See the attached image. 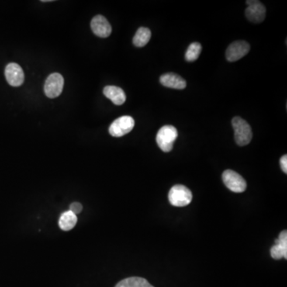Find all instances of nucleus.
Returning <instances> with one entry per match:
<instances>
[{
  "label": "nucleus",
  "mask_w": 287,
  "mask_h": 287,
  "mask_svg": "<svg viewBox=\"0 0 287 287\" xmlns=\"http://www.w3.org/2000/svg\"><path fill=\"white\" fill-rule=\"evenodd\" d=\"M250 45L245 41H236L226 50V59L229 62H236L247 55L250 51Z\"/></svg>",
  "instance_id": "8"
},
{
  "label": "nucleus",
  "mask_w": 287,
  "mask_h": 287,
  "mask_svg": "<svg viewBox=\"0 0 287 287\" xmlns=\"http://www.w3.org/2000/svg\"><path fill=\"white\" fill-rule=\"evenodd\" d=\"M115 287H154L146 278L140 277H131L118 282Z\"/></svg>",
  "instance_id": "16"
},
{
  "label": "nucleus",
  "mask_w": 287,
  "mask_h": 287,
  "mask_svg": "<svg viewBox=\"0 0 287 287\" xmlns=\"http://www.w3.org/2000/svg\"><path fill=\"white\" fill-rule=\"evenodd\" d=\"M64 78L59 73H53L46 78L44 92L49 98H55L63 92Z\"/></svg>",
  "instance_id": "6"
},
{
  "label": "nucleus",
  "mask_w": 287,
  "mask_h": 287,
  "mask_svg": "<svg viewBox=\"0 0 287 287\" xmlns=\"http://www.w3.org/2000/svg\"><path fill=\"white\" fill-rule=\"evenodd\" d=\"M235 131V140L239 146H247L252 139V130L250 125L240 117H236L232 121Z\"/></svg>",
  "instance_id": "1"
},
{
  "label": "nucleus",
  "mask_w": 287,
  "mask_h": 287,
  "mask_svg": "<svg viewBox=\"0 0 287 287\" xmlns=\"http://www.w3.org/2000/svg\"><path fill=\"white\" fill-rule=\"evenodd\" d=\"M5 77L8 84L14 87H20L25 79L22 69L19 65L14 63H10L6 67Z\"/></svg>",
  "instance_id": "9"
},
{
  "label": "nucleus",
  "mask_w": 287,
  "mask_h": 287,
  "mask_svg": "<svg viewBox=\"0 0 287 287\" xmlns=\"http://www.w3.org/2000/svg\"><path fill=\"white\" fill-rule=\"evenodd\" d=\"M151 31L149 28L140 27L133 37V43L136 47H143L151 39Z\"/></svg>",
  "instance_id": "15"
},
{
  "label": "nucleus",
  "mask_w": 287,
  "mask_h": 287,
  "mask_svg": "<svg viewBox=\"0 0 287 287\" xmlns=\"http://www.w3.org/2000/svg\"><path fill=\"white\" fill-rule=\"evenodd\" d=\"M202 51V46L199 43H192L188 46L186 53H185V59L188 62H194L198 59Z\"/></svg>",
  "instance_id": "17"
},
{
  "label": "nucleus",
  "mask_w": 287,
  "mask_h": 287,
  "mask_svg": "<svg viewBox=\"0 0 287 287\" xmlns=\"http://www.w3.org/2000/svg\"><path fill=\"white\" fill-rule=\"evenodd\" d=\"M247 9L245 11V15L247 19L254 23H261L266 18V8L260 1H247Z\"/></svg>",
  "instance_id": "7"
},
{
  "label": "nucleus",
  "mask_w": 287,
  "mask_h": 287,
  "mask_svg": "<svg viewBox=\"0 0 287 287\" xmlns=\"http://www.w3.org/2000/svg\"><path fill=\"white\" fill-rule=\"evenodd\" d=\"M81 210H82V205H81L80 203L74 202L70 205V212L75 214L76 215H77V214H79L80 212H81Z\"/></svg>",
  "instance_id": "18"
},
{
  "label": "nucleus",
  "mask_w": 287,
  "mask_h": 287,
  "mask_svg": "<svg viewBox=\"0 0 287 287\" xmlns=\"http://www.w3.org/2000/svg\"><path fill=\"white\" fill-rule=\"evenodd\" d=\"M160 81L164 87L177 90H184L187 85L186 81L184 78L173 73L163 74L160 77Z\"/></svg>",
  "instance_id": "12"
},
{
  "label": "nucleus",
  "mask_w": 287,
  "mask_h": 287,
  "mask_svg": "<svg viewBox=\"0 0 287 287\" xmlns=\"http://www.w3.org/2000/svg\"><path fill=\"white\" fill-rule=\"evenodd\" d=\"M223 183L226 188L236 193L243 192L247 189V182L242 176L233 170L227 169L223 173Z\"/></svg>",
  "instance_id": "5"
},
{
  "label": "nucleus",
  "mask_w": 287,
  "mask_h": 287,
  "mask_svg": "<svg viewBox=\"0 0 287 287\" xmlns=\"http://www.w3.org/2000/svg\"><path fill=\"white\" fill-rule=\"evenodd\" d=\"M280 166H281V168H282V171L285 173V174L287 173V156L286 155H284L280 159Z\"/></svg>",
  "instance_id": "19"
},
{
  "label": "nucleus",
  "mask_w": 287,
  "mask_h": 287,
  "mask_svg": "<svg viewBox=\"0 0 287 287\" xmlns=\"http://www.w3.org/2000/svg\"><path fill=\"white\" fill-rule=\"evenodd\" d=\"M77 222V215L70 210L62 214L59 221V227L63 231H70L74 228Z\"/></svg>",
  "instance_id": "14"
},
{
  "label": "nucleus",
  "mask_w": 287,
  "mask_h": 287,
  "mask_svg": "<svg viewBox=\"0 0 287 287\" xmlns=\"http://www.w3.org/2000/svg\"><path fill=\"white\" fill-rule=\"evenodd\" d=\"M104 95L107 98L112 101V103L116 105H122L126 101V95L123 90L120 87L114 85H108L103 90Z\"/></svg>",
  "instance_id": "13"
},
{
  "label": "nucleus",
  "mask_w": 287,
  "mask_h": 287,
  "mask_svg": "<svg viewBox=\"0 0 287 287\" xmlns=\"http://www.w3.org/2000/svg\"><path fill=\"white\" fill-rule=\"evenodd\" d=\"M91 26L94 35L100 38L109 37L112 33L110 23L102 15H96L91 21Z\"/></svg>",
  "instance_id": "10"
},
{
  "label": "nucleus",
  "mask_w": 287,
  "mask_h": 287,
  "mask_svg": "<svg viewBox=\"0 0 287 287\" xmlns=\"http://www.w3.org/2000/svg\"><path fill=\"white\" fill-rule=\"evenodd\" d=\"M271 255L274 260H279L287 259V232L282 231L279 237L275 240V244L271 247Z\"/></svg>",
  "instance_id": "11"
},
{
  "label": "nucleus",
  "mask_w": 287,
  "mask_h": 287,
  "mask_svg": "<svg viewBox=\"0 0 287 287\" xmlns=\"http://www.w3.org/2000/svg\"><path fill=\"white\" fill-rule=\"evenodd\" d=\"M178 136L177 129L173 125H164L157 134L156 140L157 145L163 152L168 153L171 152L174 142Z\"/></svg>",
  "instance_id": "2"
},
{
  "label": "nucleus",
  "mask_w": 287,
  "mask_h": 287,
  "mask_svg": "<svg viewBox=\"0 0 287 287\" xmlns=\"http://www.w3.org/2000/svg\"><path fill=\"white\" fill-rule=\"evenodd\" d=\"M135 122L132 117L123 116L115 120L109 126V132L111 136L121 137L130 133L134 128Z\"/></svg>",
  "instance_id": "4"
},
{
  "label": "nucleus",
  "mask_w": 287,
  "mask_h": 287,
  "mask_svg": "<svg viewBox=\"0 0 287 287\" xmlns=\"http://www.w3.org/2000/svg\"><path fill=\"white\" fill-rule=\"evenodd\" d=\"M192 199V193L184 185H175L170 189L168 200L173 206L185 207L189 205Z\"/></svg>",
  "instance_id": "3"
}]
</instances>
